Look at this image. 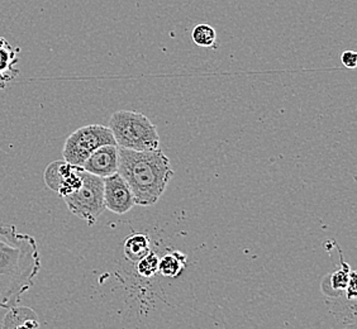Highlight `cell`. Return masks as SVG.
Returning a JSON list of instances; mask_svg holds the SVG:
<instances>
[{"mask_svg": "<svg viewBox=\"0 0 357 329\" xmlns=\"http://www.w3.org/2000/svg\"><path fill=\"white\" fill-rule=\"evenodd\" d=\"M41 260L35 237L0 223V308L17 305L35 285Z\"/></svg>", "mask_w": 357, "mask_h": 329, "instance_id": "1", "label": "cell"}, {"mask_svg": "<svg viewBox=\"0 0 357 329\" xmlns=\"http://www.w3.org/2000/svg\"><path fill=\"white\" fill-rule=\"evenodd\" d=\"M103 180L105 209L116 214H124L136 206L131 188L119 175V172L104 178Z\"/></svg>", "mask_w": 357, "mask_h": 329, "instance_id": "6", "label": "cell"}, {"mask_svg": "<svg viewBox=\"0 0 357 329\" xmlns=\"http://www.w3.org/2000/svg\"><path fill=\"white\" fill-rule=\"evenodd\" d=\"M118 172L133 192L136 206H151L165 192L175 172L160 148L135 151L118 147Z\"/></svg>", "mask_w": 357, "mask_h": 329, "instance_id": "2", "label": "cell"}, {"mask_svg": "<svg viewBox=\"0 0 357 329\" xmlns=\"http://www.w3.org/2000/svg\"><path fill=\"white\" fill-rule=\"evenodd\" d=\"M3 328H38V316L35 312L27 307L9 308L7 316H4Z\"/></svg>", "mask_w": 357, "mask_h": 329, "instance_id": "9", "label": "cell"}, {"mask_svg": "<svg viewBox=\"0 0 357 329\" xmlns=\"http://www.w3.org/2000/svg\"><path fill=\"white\" fill-rule=\"evenodd\" d=\"M341 263H342V268L337 270L336 273L331 276V286L338 293L344 291L346 289L349 280H350L351 273H352L350 266L347 263H344V260H341Z\"/></svg>", "mask_w": 357, "mask_h": 329, "instance_id": "15", "label": "cell"}, {"mask_svg": "<svg viewBox=\"0 0 357 329\" xmlns=\"http://www.w3.org/2000/svg\"><path fill=\"white\" fill-rule=\"evenodd\" d=\"M20 54V48L12 47L9 42L0 37V90L4 89L20 74L17 68Z\"/></svg>", "mask_w": 357, "mask_h": 329, "instance_id": "8", "label": "cell"}, {"mask_svg": "<svg viewBox=\"0 0 357 329\" xmlns=\"http://www.w3.org/2000/svg\"><path fill=\"white\" fill-rule=\"evenodd\" d=\"M192 38L199 47H212L217 40V33L215 29L209 24H198L192 29Z\"/></svg>", "mask_w": 357, "mask_h": 329, "instance_id": "13", "label": "cell"}, {"mask_svg": "<svg viewBox=\"0 0 357 329\" xmlns=\"http://www.w3.org/2000/svg\"><path fill=\"white\" fill-rule=\"evenodd\" d=\"M150 251H151V240L147 234H132L130 237H127V240L124 242V256L132 263H137L138 261Z\"/></svg>", "mask_w": 357, "mask_h": 329, "instance_id": "10", "label": "cell"}, {"mask_svg": "<svg viewBox=\"0 0 357 329\" xmlns=\"http://www.w3.org/2000/svg\"><path fill=\"white\" fill-rule=\"evenodd\" d=\"M105 144H117L109 127H104L102 124H90L70 135L63 146L62 156L69 164L83 166L86 158L96 148Z\"/></svg>", "mask_w": 357, "mask_h": 329, "instance_id": "5", "label": "cell"}, {"mask_svg": "<svg viewBox=\"0 0 357 329\" xmlns=\"http://www.w3.org/2000/svg\"><path fill=\"white\" fill-rule=\"evenodd\" d=\"M341 61L347 69H355L357 65V54L355 51H344Z\"/></svg>", "mask_w": 357, "mask_h": 329, "instance_id": "16", "label": "cell"}, {"mask_svg": "<svg viewBox=\"0 0 357 329\" xmlns=\"http://www.w3.org/2000/svg\"><path fill=\"white\" fill-rule=\"evenodd\" d=\"M62 199L74 215L85 220L89 226L96 224L100 214L105 211L103 178L84 170L80 188Z\"/></svg>", "mask_w": 357, "mask_h": 329, "instance_id": "4", "label": "cell"}, {"mask_svg": "<svg viewBox=\"0 0 357 329\" xmlns=\"http://www.w3.org/2000/svg\"><path fill=\"white\" fill-rule=\"evenodd\" d=\"M160 257L155 252H149L137 262L138 274L142 277H152L158 273Z\"/></svg>", "mask_w": 357, "mask_h": 329, "instance_id": "14", "label": "cell"}, {"mask_svg": "<svg viewBox=\"0 0 357 329\" xmlns=\"http://www.w3.org/2000/svg\"><path fill=\"white\" fill-rule=\"evenodd\" d=\"M108 127L118 147L135 151L160 148L156 125L139 112L118 110L110 117Z\"/></svg>", "mask_w": 357, "mask_h": 329, "instance_id": "3", "label": "cell"}, {"mask_svg": "<svg viewBox=\"0 0 357 329\" xmlns=\"http://www.w3.org/2000/svg\"><path fill=\"white\" fill-rule=\"evenodd\" d=\"M185 265L186 254L180 251H172L170 254H165L162 259H160L158 273H161L166 277L175 279L183 273Z\"/></svg>", "mask_w": 357, "mask_h": 329, "instance_id": "12", "label": "cell"}, {"mask_svg": "<svg viewBox=\"0 0 357 329\" xmlns=\"http://www.w3.org/2000/svg\"><path fill=\"white\" fill-rule=\"evenodd\" d=\"M118 161L119 153L117 144H105L96 148V151L86 158L82 167L85 171L96 175L99 178H108L118 172Z\"/></svg>", "mask_w": 357, "mask_h": 329, "instance_id": "7", "label": "cell"}, {"mask_svg": "<svg viewBox=\"0 0 357 329\" xmlns=\"http://www.w3.org/2000/svg\"><path fill=\"white\" fill-rule=\"evenodd\" d=\"M74 167L75 164H69L65 160L54 161L52 164H48L43 174V180L47 188L57 192L63 180L69 176L70 172L74 170Z\"/></svg>", "mask_w": 357, "mask_h": 329, "instance_id": "11", "label": "cell"}]
</instances>
